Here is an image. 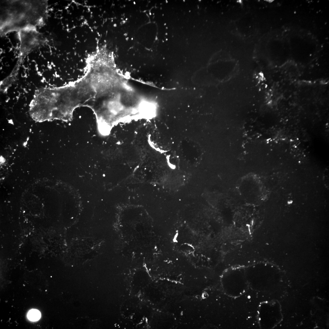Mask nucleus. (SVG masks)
Instances as JSON below:
<instances>
[{"mask_svg": "<svg viewBox=\"0 0 329 329\" xmlns=\"http://www.w3.org/2000/svg\"><path fill=\"white\" fill-rule=\"evenodd\" d=\"M41 317L40 312L37 310L32 309L30 310L27 314L28 319L32 321L38 320Z\"/></svg>", "mask_w": 329, "mask_h": 329, "instance_id": "7ed1b4c3", "label": "nucleus"}, {"mask_svg": "<svg viewBox=\"0 0 329 329\" xmlns=\"http://www.w3.org/2000/svg\"><path fill=\"white\" fill-rule=\"evenodd\" d=\"M19 41L18 56L12 73H17L26 57L34 51L46 45L48 40L34 27H29L17 32Z\"/></svg>", "mask_w": 329, "mask_h": 329, "instance_id": "f03ea898", "label": "nucleus"}, {"mask_svg": "<svg viewBox=\"0 0 329 329\" xmlns=\"http://www.w3.org/2000/svg\"><path fill=\"white\" fill-rule=\"evenodd\" d=\"M0 3L1 37L27 27H41L48 19V0H3Z\"/></svg>", "mask_w": 329, "mask_h": 329, "instance_id": "f257e3e1", "label": "nucleus"}]
</instances>
